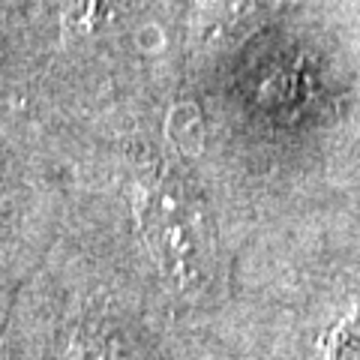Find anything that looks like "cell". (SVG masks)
I'll return each mask as SVG.
<instances>
[{
	"label": "cell",
	"mask_w": 360,
	"mask_h": 360,
	"mask_svg": "<svg viewBox=\"0 0 360 360\" xmlns=\"http://www.w3.org/2000/svg\"><path fill=\"white\" fill-rule=\"evenodd\" d=\"M132 217L156 274L177 295H195L213 274V231L198 195L168 168L141 174Z\"/></svg>",
	"instance_id": "cell-1"
},
{
	"label": "cell",
	"mask_w": 360,
	"mask_h": 360,
	"mask_svg": "<svg viewBox=\"0 0 360 360\" xmlns=\"http://www.w3.org/2000/svg\"><path fill=\"white\" fill-rule=\"evenodd\" d=\"M66 360H123L117 342L99 330H75Z\"/></svg>",
	"instance_id": "cell-3"
},
{
	"label": "cell",
	"mask_w": 360,
	"mask_h": 360,
	"mask_svg": "<svg viewBox=\"0 0 360 360\" xmlns=\"http://www.w3.org/2000/svg\"><path fill=\"white\" fill-rule=\"evenodd\" d=\"M252 6V0H198L193 13V30L198 37H217V33L229 30L246 9Z\"/></svg>",
	"instance_id": "cell-2"
},
{
	"label": "cell",
	"mask_w": 360,
	"mask_h": 360,
	"mask_svg": "<svg viewBox=\"0 0 360 360\" xmlns=\"http://www.w3.org/2000/svg\"><path fill=\"white\" fill-rule=\"evenodd\" d=\"M330 360H360V303L348 312V319L330 333L328 340Z\"/></svg>",
	"instance_id": "cell-4"
},
{
	"label": "cell",
	"mask_w": 360,
	"mask_h": 360,
	"mask_svg": "<svg viewBox=\"0 0 360 360\" xmlns=\"http://www.w3.org/2000/svg\"><path fill=\"white\" fill-rule=\"evenodd\" d=\"M105 0H70V9H66V21H70L72 27H90L94 21L99 18L103 13Z\"/></svg>",
	"instance_id": "cell-5"
}]
</instances>
